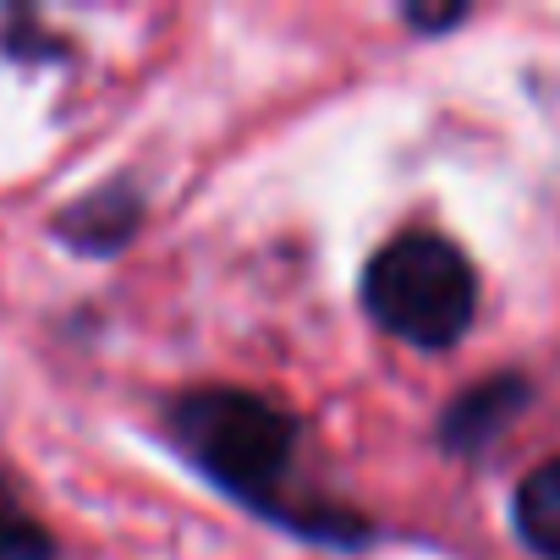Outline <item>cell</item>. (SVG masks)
Returning a JSON list of instances; mask_svg holds the SVG:
<instances>
[{
	"label": "cell",
	"instance_id": "1",
	"mask_svg": "<svg viewBox=\"0 0 560 560\" xmlns=\"http://www.w3.org/2000/svg\"><path fill=\"white\" fill-rule=\"evenodd\" d=\"M171 440L220 489L242 494L264 516H280L275 489L287 483L298 456V423L287 407L253 390H192L171 407Z\"/></svg>",
	"mask_w": 560,
	"mask_h": 560
},
{
	"label": "cell",
	"instance_id": "2",
	"mask_svg": "<svg viewBox=\"0 0 560 560\" xmlns=\"http://www.w3.org/2000/svg\"><path fill=\"white\" fill-rule=\"evenodd\" d=\"M363 303L390 336L440 352V347L462 341L472 325L478 275L456 242H445L434 231H401L369 258Z\"/></svg>",
	"mask_w": 560,
	"mask_h": 560
},
{
	"label": "cell",
	"instance_id": "3",
	"mask_svg": "<svg viewBox=\"0 0 560 560\" xmlns=\"http://www.w3.org/2000/svg\"><path fill=\"white\" fill-rule=\"evenodd\" d=\"M132 225H138V192L121 187V182L89 192L83 203L61 209V220H56V231H61L72 247H83V253H110V247H121V242L132 236Z\"/></svg>",
	"mask_w": 560,
	"mask_h": 560
},
{
	"label": "cell",
	"instance_id": "4",
	"mask_svg": "<svg viewBox=\"0 0 560 560\" xmlns=\"http://www.w3.org/2000/svg\"><path fill=\"white\" fill-rule=\"evenodd\" d=\"M522 380H511V374H500V380H483V385H472L451 412H445V445L451 451H472V445H489L494 440V429L522 407Z\"/></svg>",
	"mask_w": 560,
	"mask_h": 560
},
{
	"label": "cell",
	"instance_id": "5",
	"mask_svg": "<svg viewBox=\"0 0 560 560\" xmlns=\"http://www.w3.org/2000/svg\"><path fill=\"white\" fill-rule=\"evenodd\" d=\"M516 527H522V538L544 560H560V456L522 478V489H516Z\"/></svg>",
	"mask_w": 560,
	"mask_h": 560
},
{
	"label": "cell",
	"instance_id": "6",
	"mask_svg": "<svg viewBox=\"0 0 560 560\" xmlns=\"http://www.w3.org/2000/svg\"><path fill=\"white\" fill-rule=\"evenodd\" d=\"M0 560H50V533L0 483Z\"/></svg>",
	"mask_w": 560,
	"mask_h": 560
}]
</instances>
